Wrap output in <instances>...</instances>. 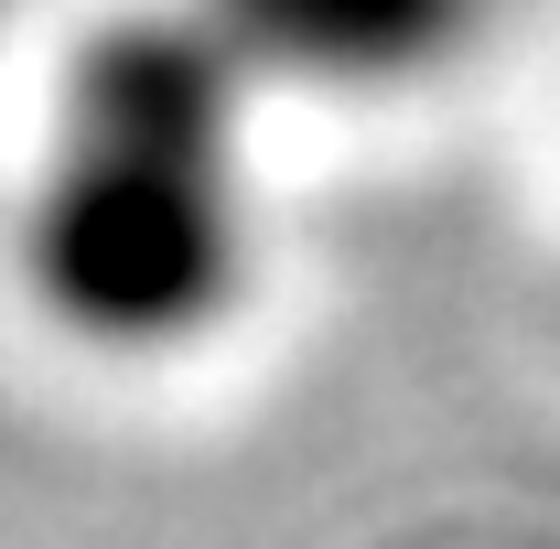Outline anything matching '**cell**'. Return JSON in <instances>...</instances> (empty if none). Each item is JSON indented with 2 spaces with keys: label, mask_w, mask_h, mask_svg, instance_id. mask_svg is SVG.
<instances>
[{
  "label": "cell",
  "mask_w": 560,
  "mask_h": 549,
  "mask_svg": "<svg viewBox=\"0 0 560 549\" xmlns=\"http://www.w3.org/2000/svg\"><path fill=\"white\" fill-rule=\"evenodd\" d=\"M248 66L206 11H130L66 66L22 270L86 344H184L248 280Z\"/></svg>",
  "instance_id": "6da1fadb"
},
{
  "label": "cell",
  "mask_w": 560,
  "mask_h": 549,
  "mask_svg": "<svg viewBox=\"0 0 560 549\" xmlns=\"http://www.w3.org/2000/svg\"><path fill=\"white\" fill-rule=\"evenodd\" d=\"M237 66L259 75H324V86H399V75L453 66L486 22V0H195Z\"/></svg>",
  "instance_id": "7a4b0ae2"
}]
</instances>
